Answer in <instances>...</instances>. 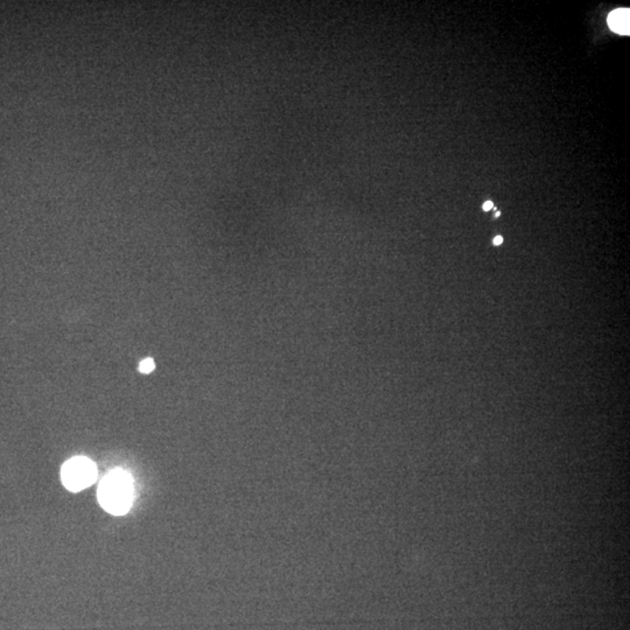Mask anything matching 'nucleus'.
<instances>
[{
	"label": "nucleus",
	"instance_id": "6",
	"mask_svg": "<svg viewBox=\"0 0 630 630\" xmlns=\"http://www.w3.org/2000/svg\"><path fill=\"white\" fill-rule=\"evenodd\" d=\"M503 242V239H502L501 236H498V237H495L494 244L495 246H500Z\"/></svg>",
	"mask_w": 630,
	"mask_h": 630
},
{
	"label": "nucleus",
	"instance_id": "4",
	"mask_svg": "<svg viewBox=\"0 0 630 630\" xmlns=\"http://www.w3.org/2000/svg\"><path fill=\"white\" fill-rule=\"evenodd\" d=\"M154 368H156V365H154L152 358H147V360L140 362L139 372L143 374H149L154 370Z\"/></svg>",
	"mask_w": 630,
	"mask_h": 630
},
{
	"label": "nucleus",
	"instance_id": "1",
	"mask_svg": "<svg viewBox=\"0 0 630 630\" xmlns=\"http://www.w3.org/2000/svg\"><path fill=\"white\" fill-rule=\"evenodd\" d=\"M98 502L110 514H126L133 502L131 475L123 469L110 471L98 487Z\"/></svg>",
	"mask_w": 630,
	"mask_h": 630
},
{
	"label": "nucleus",
	"instance_id": "5",
	"mask_svg": "<svg viewBox=\"0 0 630 630\" xmlns=\"http://www.w3.org/2000/svg\"><path fill=\"white\" fill-rule=\"evenodd\" d=\"M493 208H494V205H493V202H491V201H487V202L484 203L483 205V210H486V212H488V210H493Z\"/></svg>",
	"mask_w": 630,
	"mask_h": 630
},
{
	"label": "nucleus",
	"instance_id": "2",
	"mask_svg": "<svg viewBox=\"0 0 630 630\" xmlns=\"http://www.w3.org/2000/svg\"><path fill=\"white\" fill-rule=\"evenodd\" d=\"M97 468L90 459L75 457L63 464L61 480L64 487L77 493L89 487L96 481Z\"/></svg>",
	"mask_w": 630,
	"mask_h": 630
},
{
	"label": "nucleus",
	"instance_id": "3",
	"mask_svg": "<svg viewBox=\"0 0 630 630\" xmlns=\"http://www.w3.org/2000/svg\"><path fill=\"white\" fill-rule=\"evenodd\" d=\"M630 12L628 8L613 11L608 17L610 30L619 34H629Z\"/></svg>",
	"mask_w": 630,
	"mask_h": 630
}]
</instances>
